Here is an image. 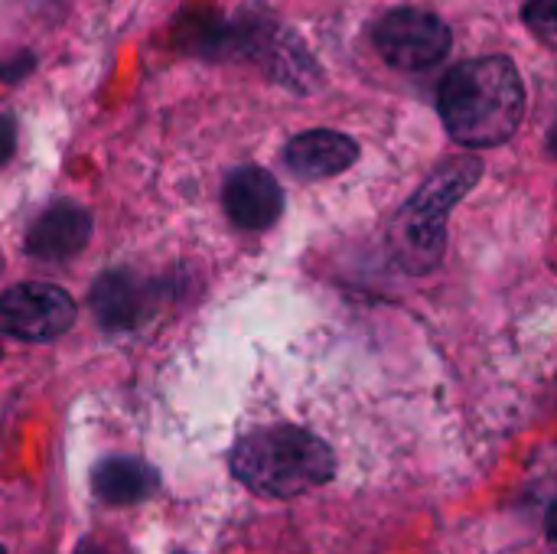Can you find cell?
Here are the masks:
<instances>
[{
    "mask_svg": "<svg viewBox=\"0 0 557 554\" xmlns=\"http://www.w3.org/2000/svg\"><path fill=\"white\" fill-rule=\"evenodd\" d=\"M91 238V216L75 202H52L26 232V251L42 261H65Z\"/></svg>",
    "mask_w": 557,
    "mask_h": 554,
    "instance_id": "8",
    "label": "cell"
},
{
    "mask_svg": "<svg viewBox=\"0 0 557 554\" xmlns=\"http://www.w3.org/2000/svg\"><path fill=\"white\" fill-rule=\"evenodd\" d=\"M447 134L463 147L506 144L525 114V85L512 59L483 56L450 69L437 91Z\"/></svg>",
    "mask_w": 557,
    "mask_h": 554,
    "instance_id": "1",
    "label": "cell"
},
{
    "mask_svg": "<svg viewBox=\"0 0 557 554\" xmlns=\"http://www.w3.org/2000/svg\"><path fill=\"white\" fill-rule=\"evenodd\" d=\"M176 554H189V552H176Z\"/></svg>",
    "mask_w": 557,
    "mask_h": 554,
    "instance_id": "17",
    "label": "cell"
},
{
    "mask_svg": "<svg viewBox=\"0 0 557 554\" xmlns=\"http://www.w3.org/2000/svg\"><path fill=\"white\" fill-rule=\"evenodd\" d=\"M33 52H16L13 59H7V62H0V82H7V85H13V82H20V78H26L29 75V69H33Z\"/></svg>",
    "mask_w": 557,
    "mask_h": 554,
    "instance_id": "12",
    "label": "cell"
},
{
    "mask_svg": "<svg viewBox=\"0 0 557 554\" xmlns=\"http://www.w3.org/2000/svg\"><path fill=\"white\" fill-rule=\"evenodd\" d=\"M72 323H75V304L55 284L26 281L0 297V333L7 336L26 343H49L69 333Z\"/></svg>",
    "mask_w": 557,
    "mask_h": 554,
    "instance_id": "5",
    "label": "cell"
},
{
    "mask_svg": "<svg viewBox=\"0 0 557 554\" xmlns=\"http://www.w3.org/2000/svg\"><path fill=\"white\" fill-rule=\"evenodd\" d=\"M222 206L238 229L264 232L284 212V189L264 167H238L225 176Z\"/></svg>",
    "mask_w": 557,
    "mask_h": 554,
    "instance_id": "6",
    "label": "cell"
},
{
    "mask_svg": "<svg viewBox=\"0 0 557 554\" xmlns=\"http://www.w3.org/2000/svg\"><path fill=\"white\" fill-rule=\"evenodd\" d=\"M0 554H7V552H3V545H0Z\"/></svg>",
    "mask_w": 557,
    "mask_h": 554,
    "instance_id": "16",
    "label": "cell"
},
{
    "mask_svg": "<svg viewBox=\"0 0 557 554\" xmlns=\"http://www.w3.org/2000/svg\"><path fill=\"white\" fill-rule=\"evenodd\" d=\"M483 163L470 153L444 160L421 189L398 209L392 222V255L401 271L428 274L441 264L447 248V219L454 206L480 183Z\"/></svg>",
    "mask_w": 557,
    "mask_h": 554,
    "instance_id": "3",
    "label": "cell"
},
{
    "mask_svg": "<svg viewBox=\"0 0 557 554\" xmlns=\"http://www.w3.org/2000/svg\"><path fill=\"white\" fill-rule=\"evenodd\" d=\"M228 464L242 487L271 500L310 493L330 483L336 473V457L330 444L294 424H274L245 434L235 444Z\"/></svg>",
    "mask_w": 557,
    "mask_h": 554,
    "instance_id": "2",
    "label": "cell"
},
{
    "mask_svg": "<svg viewBox=\"0 0 557 554\" xmlns=\"http://www.w3.org/2000/svg\"><path fill=\"white\" fill-rule=\"evenodd\" d=\"M379 56L405 72H421L437 65L450 49V29L441 16L418 7H395L375 23Z\"/></svg>",
    "mask_w": 557,
    "mask_h": 554,
    "instance_id": "4",
    "label": "cell"
},
{
    "mask_svg": "<svg viewBox=\"0 0 557 554\" xmlns=\"http://www.w3.org/2000/svg\"><path fill=\"white\" fill-rule=\"evenodd\" d=\"M545 526H548V539L557 542V503L548 509V522H545Z\"/></svg>",
    "mask_w": 557,
    "mask_h": 554,
    "instance_id": "15",
    "label": "cell"
},
{
    "mask_svg": "<svg viewBox=\"0 0 557 554\" xmlns=\"http://www.w3.org/2000/svg\"><path fill=\"white\" fill-rule=\"evenodd\" d=\"M359 157L352 137L339 131H307L284 147V163L300 180H326L349 170Z\"/></svg>",
    "mask_w": 557,
    "mask_h": 554,
    "instance_id": "9",
    "label": "cell"
},
{
    "mask_svg": "<svg viewBox=\"0 0 557 554\" xmlns=\"http://www.w3.org/2000/svg\"><path fill=\"white\" fill-rule=\"evenodd\" d=\"M525 23L548 49H557V0H529Z\"/></svg>",
    "mask_w": 557,
    "mask_h": 554,
    "instance_id": "11",
    "label": "cell"
},
{
    "mask_svg": "<svg viewBox=\"0 0 557 554\" xmlns=\"http://www.w3.org/2000/svg\"><path fill=\"white\" fill-rule=\"evenodd\" d=\"M75 554H124V549L98 535V539H85V542L78 545V552Z\"/></svg>",
    "mask_w": 557,
    "mask_h": 554,
    "instance_id": "14",
    "label": "cell"
},
{
    "mask_svg": "<svg viewBox=\"0 0 557 554\" xmlns=\"http://www.w3.org/2000/svg\"><path fill=\"white\" fill-rule=\"evenodd\" d=\"M160 291L134 271H108L91 287V310L108 330H134L157 310Z\"/></svg>",
    "mask_w": 557,
    "mask_h": 554,
    "instance_id": "7",
    "label": "cell"
},
{
    "mask_svg": "<svg viewBox=\"0 0 557 554\" xmlns=\"http://www.w3.org/2000/svg\"><path fill=\"white\" fill-rule=\"evenodd\" d=\"M16 150V124L10 114H0V163H7Z\"/></svg>",
    "mask_w": 557,
    "mask_h": 554,
    "instance_id": "13",
    "label": "cell"
},
{
    "mask_svg": "<svg viewBox=\"0 0 557 554\" xmlns=\"http://www.w3.org/2000/svg\"><path fill=\"white\" fill-rule=\"evenodd\" d=\"M160 477L150 464L137 457H108L91 473V493L108 506H134L153 496Z\"/></svg>",
    "mask_w": 557,
    "mask_h": 554,
    "instance_id": "10",
    "label": "cell"
}]
</instances>
